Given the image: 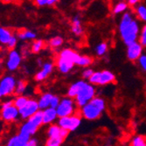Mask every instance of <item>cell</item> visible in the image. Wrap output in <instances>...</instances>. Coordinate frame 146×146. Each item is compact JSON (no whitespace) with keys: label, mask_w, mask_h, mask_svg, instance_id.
Wrapping results in <instances>:
<instances>
[{"label":"cell","mask_w":146,"mask_h":146,"mask_svg":"<svg viewBox=\"0 0 146 146\" xmlns=\"http://www.w3.org/2000/svg\"><path fill=\"white\" fill-rule=\"evenodd\" d=\"M68 96L75 99L78 107L82 108L96 96V88L90 82L78 81L72 84L68 90Z\"/></svg>","instance_id":"6da1fadb"},{"label":"cell","mask_w":146,"mask_h":146,"mask_svg":"<svg viewBox=\"0 0 146 146\" xmlns=\"http://www.w3.org/2000/svg\"><path fill=\"white\" fill-rule=\"evenodd\" d=\"M119 33L123 43L128 46L138 39L140 28L137 21L132 17L129 12H126L123 15L119 23Z\"/></svg>","instance_id":"7a4b0ae2"},{"label":"cell","mask_w":146,"mask_h":146,"mask_svg":"<svg viewBox=\"0 0 146 146\" xmlns=\"http://www.w3.org/2000/svg\"><path fill=\"white\" fill-rule=\"evenodd\" d=\"M42 124H43L42 110H39L33 115L29 117L27 119V121L21 125L18 135L22 141L23 146H27V143L30 137L36 133L37 130Z\"/></svg>","instance_id":"3957f363"},{"label":"cell","mask_w":146,"mask_h":146,"mask_svg":"<svg viewBox=\"0 0 146 146\" xmlns=\"http://www.w3.org/2000/svg\"><path fill=\"white\" fill-rule=\"evenodd\" d=\"M106 109V102L101 97L95 96L81 108V115L89 121L98 119Z\"/></svg>","instance_id":"277c9868"},{"label":"cell","mask_w":146,"mask_h":146,"mask_svg":"<svg viewBox=\"0 0 146 146\" xmlns=\"http://www.w3.org/2000/svg\"><path fill=\"white\" fill-rule=\"evenodd\" d=\"M80 54L72 49H64L60 52V54L57 59L56 65L59 71L62 74L69 73L74 65H76L77 60Z\"/></svg>","instance_id":"5b68a950"},{"label":"cell","mask_w":146,"mask_h":146,"mask_svg":"<svg viewBox=\"0 0 146 146\" xmlns=\"http://www.w3.org/2000/svg\"><path fill=\"white\" fill-rule=\"evenodd\" d=\"M68 130L60 128L58 124H52L46 132L47 140L46 144L47 146H60L68 137Z\"/></svg>","instance_id":"8992f818"},{"label":"cell","mask_w":146,"mask_h":146,"mask_svg":"<svg viewBox=\"0 0 146 146\" xmlns=\"http://www.w3.org/2000/svg\"><path fill=\"white\" fill-rule=\"evenodd\" d=\"M88 81L93 85L103 86L114 82L115 81V76L109 70H103L100 72H94Z\"/></svg>","instance_id":"52a82bcc"},{"label":"cell","mask_w":146,"mask_h":146,"mask_svg":"<svg viewBox=\"0 0 146 146\" xmlns=\"http://www.w3.org/2000/svg\"><path fill=\"white\" fill-rule=\"evenodd\" d=\"M82 124V116L79 114H72L70 115L60 117L58 121V125L62 128L70 131L76 130L80 125Z\"/></svg>","instance_id":"ba28073f"},{"label":"cell","mask_w":146,"mask_h":146,"mask_svg":"<svg viewBox=\"0 0 146 146\" xmlns=\"http://www.w3.org/2000/svg\"><path fill=\"white\" fill-rule=\"evenodd\" d=\"M76 103L71 97H65L63 99H60V102L56 108V112L58 115V117H63L70 115L74 113H75L76 110Z\"/></svg>","instance_id":"9c48e42d"},{"label":"cell","mask_w":146,"mask_h":146,"mask_svg":"<svg viewBox=\"0 0 146 146\" xmlns=\"http://www.w3.org/2000/svg\"><path fill=\"white\" fill-rule=\"evenodd\" d=\"M38 110H39V107H38V101L33 99H29L28 102L22 108L19 109V116L22 119H24V120H27L29 117L33 115Z\"/></svg>","instance_id":"30bf717a"},{"label":"cell","mask_w":146,"mask_h":146,"mask_svg":"<svg viewBox=\"0 0 146 146\" xmlns=\"http://www.w3.org/2000/svg\"><path fill=\"white\" fill-rule=\"evenodd\" d=\"M16 80L11 75H5L0 80V89H1L3 96H8L14 93L16 87Z\"/></svg>","instance_id":"8fae6325"},{"label":"cell","mask_w":146,"mask_h":146,"mask_svg":"<svg viewBox=\"0 0 146 146\" xmlns=\"http://www.w3.org/2000/svg\"><path fill=\"white\" fill-rule=\"evenodd\" d=\"M22 56L18 51L15 49H12L8 54L7 61H6V68L10 71L17 70L21 64Z\"/></svg>","instance_id":"7c38bea8"},{"label":"cell","mask_w":146,"mask_h":146,"mask_svg":"<svg viewBox=\"0 0 146 146\" xmlns=\"http://www.w3.org/2000/svg\"><path fill=\"white\" fill-rule=\"evenodd\" d=\"M19 117V111L14 104H12L6 108H2L1 118L5 122L7 123L14 122Z\"/></svg>","instance_id":"4fadbf2b"},{"label":"cell","mask_w":146,"mask_h":146,"mask_svg":"<svg viewBox=\"0 0 146 146\" xmlns=\"http://www.w3.org/2000/svg\"><path fill=\"white\" fill-rule=\"evenodd\" d=\"M143 46L137 40L127 46V58L131 61H136L143 54Z\"/></svg>","instance_id":"5bb4252c"},{"label":"cell","mask_w":146,"mask_h":146,"mask_svg":"<svg viewBox=\"0 0 146 146\" xmlns=\"http://www.w3.org/2000/svg\"><path fill=\"white\" fill-rule=\"evenodd\" d=\"M54 70V64L52 62H46L42 65V68L35 75V80L37 82H42L46 80Z\"/></svg>","instance_id":"9a60e30c"},{"label":"cell","mask_w":146,"mask_h":146,"mask_svg":"<svg viewBox=\"0 0 146 146\" xmlns=\"http://www.w3.org/2000/svg\"><path fill=\"white\" fill-rule=\"evenodd\" d=\"M58 118L56 109L48 107L42 110V120L43 124H51Z\"/></svg>","instance_id":"2e32d148"},{"label":"cell","mask_w":146,"mask_h":146,"mask_svg":"<svg viewBox=\"0 0 146 146\" xmlns=\"http://www.w3.org/2000/svg\"><path fill=\"white\" fill-rule=\"evenodd\" d=\"M72 32L76 36H81L83 34V28L82 25V21L78 16H75L72 19V25H71Z\"/></svg>","instance_id":"e0dca14e"},{"label":"cell","mask_w":146,"mask_h":146,"mask_svg":"<svg viewBox=\"0 0 146 146\" xmlns=\"http://www.w3.org/2000/svg\"><path fill=\"white\" fill-rule=\"evenodd\" d=\"M52 96H54L50 94V93H45V94H43L40 97H39V99L38 101L39 110H43L50 107V102H51Z\"/></svg>","instance_id":"ac0fdd59"},{"label":"cell","mask_w":146,"mask_h":146,"mask_svg":"<svg viewBox=\"0 0 146 146\" xmlns=\"http://www.w3.org/2000/svg\"><path fill=\"white\" fill-rule=\"evenodd\" d=\"M12 36V33L5 27H0V43L6 45Z\"/></svg>","instance_id":"d6986e66"},{"label":"cell","mask_w":146,"mask_h":146,"mask_svg":"<svg viewBox=\"0 0 146 146\" xmlns=\"http://www.w3.org/2000/svg\"><path fill=\"white\" fill-rule=\"evenodd\" d=\"M36 33L30 31V30H24L18 33L19 38L22 39V40H30V39H34L36 38Z\"/></svg>","instance_id":"ffe728a7"},{"label":"cell","mask_w":146,"mask_h":146,"mask_svg":"<svg viewBox=\"0 0 146 146\" xmlns=\"http://www.w3.org/2000/svg\"><path fill=\"white\" fill-rule=\"evenodd\" d=\"M92 63H93V59L91 57L87 55H80L77 60L76 65L80 66V67L85 68V67H88Z\"/></svg>","instance_id":"44dd1931"},{"label":"cell","mask_w":146,"mask_h":146,"mask_svg":"<svg viewBox=\"0 0 146 146\" xmlns=\"http://www.w3.org/2000/svg\"><path fill=\"white\" fill-rule=\"evenodd\" d=\"M129 7L128 3L123 2V1H119L113 8V12L114 14H120V13L124 12L125 11H127Z\"/></svg>","instance_id":"7402d4cb"},{"label":"cell","mask_w":146,"mask_h":146,"mask_svg":"<svg viewBox=\"0 0 146 146\" xmlns=\"http://www.w3.org/2000/svg\"><path fill=\"white\" fill-rule=\"evenodd\" d=\"M108 51V44L106 42H102L96 47V54L97 56H103L106 54V52Z\"/></svg>","instance_id":"603a6c76"},{"label":"cell","mask_w":146,"mask_h":146,"mask_svg":"<svg viewBox=\"0 0 146 146\" xmlns=\"http://www.w3.org/2000/svg\"><path fill=\"white\" fill-rule=\"evenodd\" d=\"M45 46V42L42 40V39H38V40H35L31 46V50L34 54H37V52H39Z\"/></svg>","instance_id":"cb8c5ba5"},{"label":"cell","mask_w":146,"mask_h":146,"mask_svg":"<svg viewBox=\"0 0 146 146\" xmlns=\"http://www.w3.org/2000/svg\"><path fill=\"white\" fill-rule=\"evenodd\" d=\"M26 82H24V81H19L17 82L16 83V87H15V90H14V93L18 96H20V95H23L24 93L25 92L26 90Z\"/></svg>","instance_id":"d4e9b609"},{"label":"cell","mask_w":146,"mask_h":146,"mask_svg":"<svg viewBox=\"0 0 146 146\" xmlns=\"http://www.w3.org/2000/svg\"><path fill=\"white\" fill-rule=\"evenodd\" d=\"M136 12L138 19L142 21L146 22V6L143 5H139L136 8Z\"/></svg>","instance_id":"484cf974"},{"label":"cell","mask_w":146,"mask_h":146,"mask_svg":"<svg viewBox=\"0 0 146 146\" xmlns=\"http://www.w3.org/2000/svg\"><path fill=\"white\" fill-rule=\"evenodd\" d=\"M28 98L26 97V96H23V95H20V96H18L15 99H14V101H13V104H14L16 107L18 108V109H20V108H22L23 106L28 102Z\"/></svg>","instance_id":"4316f807"},{"label":"cell","mask_w":146,"mask_h":146,"mask_svg":"<svg viewBox=\"0 0 146 146\" xmlns=\"http://www.w3.org/2000/svg\"><path fill=\"white\" fill-rule=\"evenodd\" d=\"M130 145L132 146H146V137L137 136L132 139Z\"/></svg>","instance_id":"83f0119b"},{"label":"cell","mask_w":146,"mask_h":146,"mask_svg":"<svg viewBox=\"0 0 146 146\" xmlns=\"http://www.w3.org/2000/svg\"><path fill=\"white\" fill-rule=\"evenodd\" d=\"M7 145L8 146H23V143H22V141H21L20 137H19V135H16V136L11 137L8 140Z\"/></svg>","instance_id":"f1b7e54d"},{"label":"cell","mask_w":146,"mask_h":146,"mask_svg":"<svg viewBox=\"0 0 146 146\" xmlns=\"http://www.w3.org/2000/svg\"><path fill=\"white\" fill-rule=\"evenodd\" d=\"M63 44V38H60V37H54L52 38L50 42H49V45L52 48H57V47H60Z\"/></svg>","instance_id":"f546056e"},{"label":"cell","mask_w":146,"mask_h":146,"mask_svg":"<svg viewBox=\"0 0 146 146\" xmlns=\"http://www.w3.org/2000/svg\"><path fill=\"white\" fill-rule=\"evenodd\" d=\"M138 36V42L144 47L146 46V25H143V27L141 30V33H139Z\"/></svg>","instance_id":"4dcf8cb0"},{"label":"cell","mask_w":146,"mask_h":146,"mask_svg":"<svg viewBox=\"0 0 146 146\" xmlns=\"http://www.w3.org/2000/svg\"><path fill=\"white\" fill-rule=\"evenodd\" d=\"M17 43H18V38L14 35H12L11 38H10V40L8 41V43L6 44V46L10 50H12L15 48V46H17Z\"/></svg>","instance_id":"1f68e13d"},{"label":"cell","mask_w":146,"mask_h":146,"mask_svg":"<svg viewBox=\"0 0 146 146\" xmlns=\"http://www.w3.org/2000/svg\"><path fill=\"white\" fill-rule=\"evenodd\" d=\"M34 2L38 6H40V7L54 5L52 0H34Z\"/></svg>","instance_id":"d6a6232c"},{"label":"cell","mask_w":146,"mask_h":146,"mask_svg":"<svg viewBox=\"0 0 146 146\" xmlns=\"http://www.w3.org/2000/svg\"><path fill=\"white\" fill-rule=\"evenodd\" d=\"M137 61H138V64H139V66H140V68H141L144 72H146V55L142 54V55L138 58Z\"/></svg>","instance_id":"836d02e7"},{"label":"cell","mask_w":146,"mask_h":146,"mask_svg":"<svg viewBox=\"0 0 146 146\" xmlns=\"http://www.w3.org/2000/svg\"><path fill=\"white\" fill-rule=\"evenodd\" d=\"M60 102V97H58L56 96H52V100H51V102H50V107L56 109L58 107Z\"/></svg>","instance_id":"e575fe53"},{"label":"cell","mask_w":146,"mask_h":146,"mask_svg":"<svg viewBox=\"0 0 146 146\" xmlns=\"http://www.w3.org/2000/svg\"><path fill=\"white\" fill-rule=\"evenodd\" d=\"M93 73H94V71H93L92 69L87 68V69H85V70L82 72V77H83L84 79H86V80H88V79L91 77V75L93 74Z\"/></svg>","instance_id":"d590c367"},{"label":"cell","mask_w":146,"mask_h":146,"mask_svg":"<svg viewBox=\"0 0 146 146\" xmlns=\"http://www.w3.org/2000/svg\"><path fill=\"white\" fill-rule=\"evenodd\" d=\"M36 145H38V140L36 138H33L31 137L27 143V146H36Z\"/></svg>","instance_id":"8d00e7d4"},{"label":"cell","mask_w":146,"mask_h":146,"mask_svg":"<svg viewBox=\"0 0 146 146\" xmlns=\"http://www.w3.org/2000/svg\"><path fill=\"white\" fill-rule=\"evenodd\" d=\"M140 2V0H128V5L129 6H136L137 5H138V3Z\"/></svg>","instance_id":"74e56055"},{"label":"cell","mask_w":146,"mask_h":146,"mask_svg":"<svg viewBox=\"0 0 146 146\" xmlns=\"http://www.w3.org/2000/svg\"><path fill=\"white\" fill-rule=\"evenodd\" d=\"M13 104V101H5L3 102L2 104V108H6V107H9V106L12 105Z\"/></svg>","instance_id":"f35d334b"},{"label":"cell","mask_w":146,"mask_h":146,"mask_svg":"<svg viewBox=\"0 0 146 146\" xmlns=\"http://www.w3.org/2000/svg\"><path fill=\"white\" fill-rule=\"evenodd\" d=\"M38 64L39 66H42V61H41V60H38Z\"/></svg>","instance_id":"ab89813d"},{"label":"cell","mask_w":146,"mask_h":146,"mask_svg":"<svg viewBox=\"0 0 146 146\" xmlns=\"http://www.w3.org/2000/svg\"><path fill=\"white\" fill-rule=\"evenodd\" d=\"M3 96H3V93H2L1 89H0V99H1V98H2Z\"/></svg>","instance_id":"60d3db41"},{"label":"cell","mask_w":146,"mask_h":146,"mask_svg":"<svg viewBox=\"0 0 146 146\" xmlns=\"http://www.w3.org/2000/svg\"><path fill=\"white\" fill-rule=\"evenodd\" d=\"M59 1V0H52V2H54V4H55V3H57Z\"/></svg>","instance_id":"b9f144b4"},{"label":"cell","mask_w":146,"mask_h":146,"mask_svg":"<svg viewBox=\"0 0 146 146\" xmlns=\"http://www.w3.org/2000/svg\"><path fill=\"white\" fill-rule=\"evenodd\" d=\"M11 0H5V2H7V3H9V2H11Z\"/></svg>","instance_id":"7bdbcfd3"},{"label":"cell","mask_w":146,"mask_h":146,"mask_svg":"<svg viewBox=\"0 0 146 146\" xmlns=\"http://www.w3.org/2000/svg\"><path fill=\"white\" fill-rule=\"evenodd\" d=\"M118 1H123V0H118Z\"/></svg>","instance_id":"ee69618b"}]
</instances>
